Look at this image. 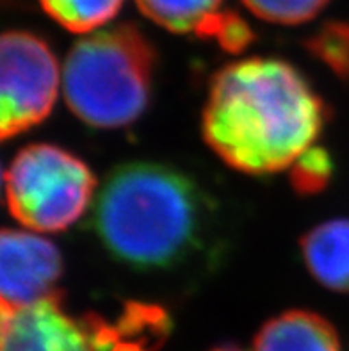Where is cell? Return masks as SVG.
Returning a JSON list of instances; mask_svg holds the SVG:
<instances>
[{
  "instance_id": "1",
  "label": "cell",
  "mask_w": 349,
  "mask_h": 351,
  "mask_svg": "<svg viewBox=\"0 0 349 351\" xmlns=\"http://www.w3.org/2000/svg\"><path fill=\"white\" fill-rule=\"evenodd\" d=\"M324 123L306 80L278 59H244L217 71L204 107L207 145L243 173L271 175L305 156Z\"/></svg>"
},
{
  "instance_id": "2",
  "label": "cell",
  "mask_w": 349,
  "mask_h": 351,
  "mask_svg": "<svg viewBox=\"0 0 349 351\" xmlns=\"http://www.w3.org/2000/svg\"><path fill=\"white\" fill-rule=\"evenodd\" d=\"M208 216L207 198L187 175L157 162H128L100 187L93 228L116 261L157 271L200 250Z\"/></svg>"
},
{
  "instance_id": "3",
  "label": "cell",
  "mask_w": 349,
  "mask_h": 351,
  "mask_svg": "<svg viewBox=\"0 0 349 351\" xmlns=\"http://www.w3.org/2000/svg\"><path fill=\"white\" fill-rule=\"evenodd\" d=\"M154 61V49L137 27L121 23L89 32L62 66L64 100L89 127H125L148 104Z\"/></svg>"
},
{
  "instance_id": "4",
  "label": "cell",
  "mask_w": 349,
  "mask_h": 351,
  "mask_svg": "<svg viewBox=\"0 0 349 351\" xmlns=\"http://www.w3.org/2000/svg\"><path fill=\"white\" fill-rule=\"evenodd\" d=\"M157 305L127 302L115 317L73 316L61 294L31 307L2 311L0 351H157L169 334Z\"/></svg>"
},
{
  "instance_id": "5",
  "label": "cell",
  "mask_w": 349,
  "mask_h": 351,
  "mask_svg": "<svg viewBox=\"0 0 349 351\" xmlns=\"http://www.w3.org/2000/svg\"><path fill=\"white\" fill-rule=\"evenodd\" d=\"M9 213L38 234L61 232L86 213L97 189L91 169L53 145H29L4 175Z\"/></svg>"
},
{
  "instance_id": "6",
  "label": "cell",
  "mask_w": 349,
  "mask_h": 351,
  "mask_svg": "<svg viewBox=\"0 0 349 351\" xmlns=\"http://www.w3.org/2000/svg\"><path fill=\"white\" fill-rule=\"evenodd\" d=\"M61 70L38 36L9 31L0 43V136L9 139L43 121L52 111Z\"/></svg>"
},
{
  "instance_id": "7",
  "label": "cell",
  "mask_w": 349,
  "mask_h": 351,
  "mask_svg": "<svg viewBox=\"0 0 349 351\" xmlns=\"http://www.w3.org/2000/svg\"><path fill=\"white\" fill-rule=\"evenodd\" d=\"M61 254L38 232L4 228L0 237V308L18 311L58 296Z\"/></svg>"
},
{
  "instance_id": "8",
  "label": "cell",
  "mask_w": 349,
  "mask_h": 351,
  "mask_svg": "<svg viewBox=\"0 0 349 351\" xmlns=\"http://www.w3.org/2000/svg\"><path fill=\"white\" fill-rule=\"evenodd\" d=\"M223 0H136L152 22L178 34L216 38L226 50L237 52L250 40V31L234 14L219 13Z\"/></svg>"
},
{
  "instance_id": "9",
  "label": "cell",
  "mask_w": 349,
  "mask_h": 351,
  "mask_svg": "<svg viewBox=\"0 0 349 351\" xmlns=\"http://www.w3.org/2000/svg\"><path fill=\"white\" fill-rule=\"evenodd\" d=\"M253 351H341V343L335 328L323 316L289 311L262 326Z\"/></svg>"
},
{
  "instance_id": "10",
  "label": "cell",
  "mask_w": 349,
  "mask_h": 351,
  "mask_svg": "<svg viewBox=\"0 0 349 351\" xmlns=\"http://www.w3.org/2000/svg\"><path fill=\"white\" fill-rule=\"evenodd\" d=\"M301 254L319 284L349 293V219H332L306 232Z\"/></svg>"
},
{
  "instance_id": "11",
  "label": "cell",
  "mask_w": 349,
  "mask_h": 351,
  "mask_svg": "<svg viewBox=\"0 0 349 351\" xmlns=\"http://www.w3.org/2000/svg\"><path fill=\"white\" fill-rule=\"evenodd\" d=\"M40 4L64 29L89 34L111 22L123 0H40Z\"/></svg>"
},
{
  "instance_id": "12",
  "label": "cell",
  "mask_w": 349,
  "mask_h": 351,
  "mask_svg": "<svg viewBox=\"0 0 349 351\" xmlns=\"http://www.w3.org/2000/svg\"><path fill=\"white\" fill-rule=\"evenodd\" d=\"M253 14L282 25L309 22L330 0H243Z\"/></svg>"
},
{
  "instance_id": "13",
  "label": "cell",
  "mask_w": 349,
  "mask_h": 351,
  "mask_svg": "<svg viewBox=\"0 0 349 351\" xmlns=\"http://www.w3.org/2000/svg\"><path fill=\"white\" fill-rule=\"evenodd\" d=\"M294 184L300 191H317L330 177V159L321 150L310 148L294 165Z\"/></svg>"
},
{
  "instance_id": "14",
  "label": "cell",
  "mask_w": 349,
  "mask_h": 351,
  "mask_svg": "<svg viewBox=\"0 0 349 351\" xmlns=\"http://www.w3.org/2000/svg\"><path fill=\"white\" fill-rule=\"evenodd\" d=\"M214 351H239V350H235V348H217V350Z\"/></svg>"
}]
</instances>
